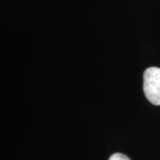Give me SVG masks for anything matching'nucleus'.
I'll list each match as a JSON object with an SVG mask.
<instances>
[{"mask_svg":"<svg viewBox=\"0 0 160 160\" xmlns=\"http://www.w3.org/2000/svg\"><path fill=\"white\" fill-rule=\"evenodd\" d=\"M143 92L149 102L160 105V68L150 67L144 71Z\"/></svg>","mask_w":160,"mask_h":160,"instance_id":"nucleus-1","label":"nucleus"},{"mask_svg":"<svg viewBox=\"0 0 160 160\" xmlns=\"http://www.w3.org/2000/svg\"><path fill=\"white\" fill-rule=\"evenodd\" d=\"M109 160H131L127 156L122 154V153H115L110 156Z\"/></svg>","mask_w":160,"mask_h":160,"instance_id":"nucleus-2","label":"nucleus"}]
</instances>
